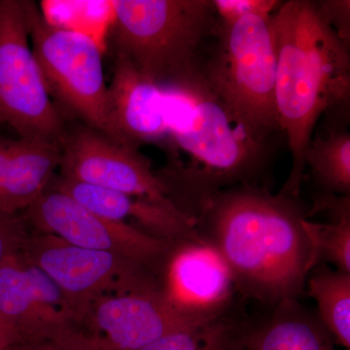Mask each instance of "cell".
<instances>
[{
    "label": "cell",
    "mask_w": 350,
    "mask_h": 350,
    "mask_svg": "<svg viewBox=\"0 0 350 350\" xmlns=\"http://www.w3.org/2000/svg\"><path fill=\"white\" fill-rule=\"evenodd\" d=\"M160 278L161 291L170 306L194 321L225 314L236 289L224 259L199 234L175 241Z\"/></svg>",
    "instance_id": "7c38bea8"
},
{
    "label": "cell",
    "mask_w": 350,
    "mask_h": 350,
    "mask_svg": "<svg viewBox=\"0 0 350 350\" xmlns=\"http://www.w3.org/2000/svg\"><path fill=\"white\" fill-rule=\"evenodd\" d=\"M25 350H76L70 347H64L52 340H42L29 342L24 345Z\"/></svg>",
    "instance_id": "4316f807"
},
{
    "label": "cell",
    "mask_w": 350,
    "mask_h": 350,
    "mask_svg": "<svg viewBox=\"0 0 350 350\" xmlns=\"http://www.w3.org/2000/svg\"><path fill=\"white\" fill-rule=\"evenodd\" d=\"M59 191L101 217L124 223L165 241L198 236L195 219L182 213L170 200L155 202L55 175L49 187Z\"/></svg>",
    "instance_id": "9a60e30c"
},
{
    "label": "cell",
    "mask_w": 350,
    "mask_h": 350,
    "mask_svg": "<svg viewBox=\"0 0 350 350\" xmlns=\"http://www.w3.org/2000/svg\"><path fill=\"white\" fill-rule=\"evenodd\" d=\"M29 344V340L11 320L0 315V347Z\"/></svg>",
    "instance_id": "484cf974"
},
{
    "label": "cell",
    "mask_w": 350,
    "mask_h": 350,
    "mask_svg": "<svg viewBox=\"0 0 350 350\" xmlns=\"http://www.w3.org/2000/svg\"><path fill=\"white\" fill-rule=\"evenodd\" d=\"M276 55L275 105L291 170L280 192L300 197L305 154L320 117L349 116L350 49L312 0H289L271 15Z\"/></svg>",
    "instance_id": "7a4b0ae2"
},
{
    "label": "cell",
    "mask_w": 350,
    "mask_h": 350,
    "mask_svg": "<svg viewBox=\"0 0 350 350\" xmlns=\"http://www.w3.org/2000/svg\"><path fill=\"white\" fill-rule=\"evenodd\" d=\"M306 218L299 198L245 183L209 198L195 220L200 238L224 259L236 290L278 306L298 300L305 290L310 257Z\"/></svg>",
    "instance_id": "6da1fadb"
},
{
    "label": "cell",
    "mask_w": 350,
    "mask_h": 350,
    "mask_svg": "<svg viewBox=\"0 0 350 350\" xmlns=\"http://www.w3.org/2000/svg\"><path fill=\"white\" fill-rule=\"evenodd\" d=\"M271 16L218 22L200 76L209 93L258 144L280 131L275 105L276 55Z\"/></svg>",
    "instance_id": "5b68a950"
},
{
    "label": "cell",
    "mask_w": 350,
    "mask_h": 350,
    "mask_svg": "<svg viewBox=\"0 0 350 350\" xmlns=\"http://www.w3.org/2000/svg\"><path fill=\"white\" fill-rule=\"evenodd\" d=\"M219 23L228 24L245 16H271L282 5L278 0H213Z\"/></svg>",
    "instance_id": "603a6c76"
},
{
    "label": "cell",
    "mask_w": 350,
    "mask_h": 350,
    "mask_svg": "<svg viewBox=\"0 0 350 350\" xmlns=\"http://www.w3.org/2000/svg\"><path fill=\"white\" fill-rule=\"evenodd\" d=\"M113 62V77L107 87L110 137L137 149L165 142L167 121L163 88L149 81L123 59Z\"/></svg>",
    "instance_id": "5bb4252c"
},
{
    "label": "cell",
    "mask_w": 350,
    "mask_h": 350,
    "mask_svg": "<svg viewBox=\"0 0 350 350\" xmlns=\"http://www.w3.org/2000/svg\"><path fill=\"white\" fill-rule=\"evenodd\" d=\"M306 285L319 306L320 323L338 345L349 350L350 273L320 266Z\"/></svg>",
    "instance_id": "ffe728a7"
},
{
    "label": "cell",
    "mask_w": 350,
    "mask_h": 350,
    "mask_svg": "<svg viewBox=\"0 0 350 350\" xmlns=\"http://www.w3.org/2000/svg\"><path fill=\"white\" fill-rule=\"evenodd\" d=\"M21 252L63 291L76 319L98 299L161 290L160 273L144 262L78 247L53 234L31 232Z\"/></svg>",
    "instance_id": "52a82bcc"
},
{
    "label": "cell",
    "mask_w": 350,
    "mask_h": 350,
    "mask_svg": "<svg viewBox=\"0 0 350 350\" xmlns=\"http://www.w3.org/2000/svg\"><path fill=\"white\" fill-rule=\"evenodd\" d=\"M297 301L278 304L268 323L245 332L244 350H335L328 332Z\"/></svg>",
    "instance_id": "e0dca14e"
},
{
    "label": "cell",
    "mask_w": 350,
    "mask_h": 350,
    "mask_svg": "<svg viewBox=\"0 0 350 350\" xmlns=\"http://www.w3.org/2000/svg\"><path fill=\"white\" fill-rule=\"evenodd\" d=\"M113 7L107 49L113 59L161 88L199 79L218 27L213 0H113Z\"/></svg>",
    "instance_id": "277c9868"
},
{
    "label": "cell",
    "mask_w": 350,
    "mask_h": 350,
    "mask_svg": "<svg viewBox=\"0 0 350 350\" xmlns=\"http://www.w3.org/2000/svg\"><path fill=\"white\" fill-rule=\"evenodd\" d=\"M59 170L57 175L68 180L155 202L170 200L150 159L80 122L66 126Z\"/></svg>",
    "instance_id": "8fae6325"
},
{
    "label": "cell",
    "mask_w": 350,
    "mask_h": 350,
    "mask_svg": "<svg viewBox=\"0 0 350 350\" xmlns=\"http://www.w3.org/2000/svg\"><path fill=\"white\" fill-rule=\"evenodd\" d=\"M21 0L0 1V126L20 138L63 142L68 121L51 98Z\"/></svg>",
    "instance_id": "ba28073f"
},
{
    "label": "cell",
    "mask_w": 350,
    "mask_h": 350,
    "mask_svg": "<svg viewBox=\"0 0 350 350\" xmlns=\"http://www.w3.org/2000/svg\"><path fill=\"white\" fill-rule=\"evenodd\" d=\"M21 4L31 49L55 105L68 122L110 137L105 52L84 34L48 24L36 2L21 0Z\"/></svg>",
    "instance_id": "8992f818"
},
{
    "label": "cell",
    "mask_w": 350,
    "mask_h": 350,
    "mask_svg": "<svg viewBox=\"0 0 350 350\" xmlns=\"http://www.w3.org/2000/svg\"><path fill=\"white\" fill-rule=\"evenodd\" d=\"M21 214L29 230H36L34 232L53 234L78 247L131 258L159 273L175 243L96 215L68 196L51 188Z\"/></svg>",
    "instance_id": "30bf717a"
},
{
    "label": "cell",
    "mask_w": 350,
    "mask_h": 350,
    "mask_svg": "<svg viewBox=\"0 0 350 350\" xmlns=\"http://www.w3.org/2000/svg\"><path fill=\"white\" fill-rule=\"evenodd\" d=\"M322 19L335 32L337 38L350 49L349 0H320L315 1Z\"/></svg>",
    "instance_id": "d4e9b609"
},
{
    "label": "cell",
    "mask_w": 350,
    "mask_h": 350,
    "mask_svg": "<svg viewBox=\"0 0 350 350\" xmlns=\"http://www.w3.org/2000/svg\"><path fill=\"white\" fill-rule=\"evenodd\" d=\"M315 211H326L331 222L321 224L306 218L303 221L310 245L308 271L322 262H329L337 271L350 273V196H321Z\"/></svg>",
    "instance_id": "d6986e66"
},
{
    "label": "cell",
    "mask_w": 350,
    "mask_h": 350,
    "mask_svg": "<svg viewBox=\"0 0 350 350\" xmlns=\"http://www.w3.org/2000/svg\"><path fill=\"white\" fill-rule=\"evenodd\" d=\"M244 333L223 314L175 331L138 350H244Z\"/></svg>",
    "instance_id": "7402d4cb"
},
{
    "label": "cell",
    "mask_w": 350,
    "mask_h": 350,
    "mask_svg": "<svg viewBox=\"0 0 350 350\" xmlns=\"http://www.w3.org/2000/svg\"><path fill=\"white\" fill-rule=\"evenodd\" d=\"M199 322L177 312L161 290L117 295L90 304L55 342L76 350H138Z\"/></svg>",
    "instance_id": "9c48e42d"
},
{
    "label": "cell",
    "mask_w": 350,
    "mask_h": 350,
    "mask_svg": "<svg viewBox=\"0 0 350 350\" xmlns=\"http://www.w3.org/2000/svg\"><path fill=\"white\" fill-rule=\"evenodd\" d=\"M167 107L165 140L187 161L156 172L177 209L195 219L219 191L252 183L268 156L234 123L209 93L202 78L179 87L163 88Z\"/></svg>",
    "instance_id": "3957f363"
},
{
    "label": "cell",
    "mask_w": 350,
    "mask_h": 350,
    "mask_svg": "<svg viewBox=\"0 0 350 350\" xmlns=\"http://www.w3.org/2000/svg\"><path fill=\"white\" fill-rule=\"evenodd\" d=\"M349 117L329 116L325 133L312 135L305 154L315 184L338 196H350Z\"/></svg>",
    "instance_id": "ac0fdd59"
},
{
    "label": "cell",
    "mask_w": 350,
    "mask_h": 350,
    "mask_svg": "<svg viewBox=\"0 0 350 350\" xmlns=\"http://www.w3.org/2000/svg\"><path fill=\"white\" fill-rule=\"evenodd\" d=\"M0 350H25L24 345H14V347H0Z\"/></svg>",
    "instance_id": "83f0119b"
},
{
    "label": "cell",
    "mask_w": 350,
    "mask_h": 350,
    "mask_svg": "<svg viewBox=\"0 0 350 350\" xmlns=\"http://www.w3.org/2000/svg\"><path fill=\"white\" fill-rule=\"evenodd\" d=\"M31 234L22 214L0 211V266L23 250Z\"/></svg>",
    "instance_id": "cb8c5ba5"
},
{
    "label": "cell",
    "mask_w": 350,
    "mask_h": 350,
    "mask_svg": "<svg viewBox=\"0 0 350 350\" xmlns=\"http://www.w3.org/2000/svg\"><path fill=\"white\" fill-rule=\"evenodd\" d=\"M39 10L52 27L84 34L107 52L114 18L113 0H42Z\"/></svg>",
    "instance_id": "44dd1931"
},
{
    "label": "cell",
    "mask_w": 350,
    "mask_h": 350,
    "mask_svg": "<svg viewBox=\"0 0 350 350\" xmlns=\"http://www.w3.org/2000/svg\"><path fill=\"white\" fill-rule=\"evenodd\" d=\"M61 161L62 142L12 139L0 187V211L21 213L31 206L49 187Z\"/></svg>",
    "instance_id": "2e32d148"
},
{
    "label": "cell",
    "mask_w": 350,
    "mask_h": 350,
    "mask_svg": "<svg viewBox=\"0 0 350 350\" xmlns=\"http://www.w3.org/2000/svg\"><path fill=\"white\" fill-rule=\"evenodd\" d=\"M0 315L19 327L29 342H59L76 320L63 291L21 251L0 266Z\"/></svg>",
    "instance_id": "4fadbf2b"
}]
</instances>
